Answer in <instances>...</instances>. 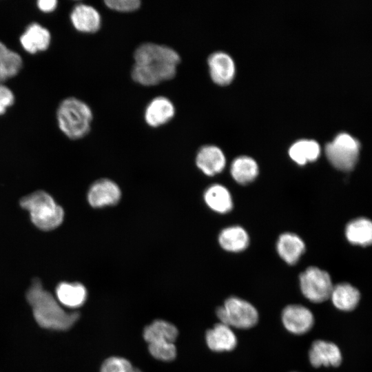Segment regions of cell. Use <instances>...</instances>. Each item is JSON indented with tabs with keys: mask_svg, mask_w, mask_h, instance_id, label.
Masks as SVG:
<instances>
[{
	"mask_svg": "<svg viewBox=\"0 0 372 372\" xmlns=\"http://www.w3.org/2000/svg\"><path fill=\"white\" fill-rule=\"evenodd\" d=\"M132 78L144 86H154L174 78L180 61L173 48L154 43H144L134 52Z\"/></svg>",
	"mask_w": 372,
	"mask_h": 372,
	"instance_id": "obj_1",
	"label": "cell"
},
{
	"mask_svg": "<svg viewBox=\"0 0 372 372\" xmlns=\"http://www.w3.org/2000/svg\"><path fill=\"white\" fill-rule=\"evenodd\" d=\"M26 298L37 323L42 328L65 331L71 328L79 318L76 311H65L59 301L44 289L38 278L32 282L26 293Z\"/></svg>",
	"mask_w": 372,
	"mask_h": 372,
	"instance_id": "obj_2",
	"label": "cell"
},
{
	"mask_svg": "<svg viewBox=\"0 0 372 372\" xmlns=\"http://www.w3.org/2000/svg\"><path fill=\"white\" fill-rule=\"evenodd\" d=\"M60 130L70 139H79L90 131L93 114L90 106L75 97L63 99L56 110Z\"/></svg>",
	"mask_w": 372,
	"mask_h": 372,
	"instance_id": "obj_3",
	"label": "cell"
},
{
	"mask_svg": "<svg viewBox=\"0 0 372 372\" xmlns=\"http://www.w3.org/2000/svg\"><path fill=\"white\" fill-rule=\"evenodd\" d=\"M20 205L29 211L32 222L41 230L56 229L64 218L63 208L44 191L39 190L23 197Z\"/></svg>",
	"mask_w": 372,
	"mask_h": 372,
	"instance_id": "obj_4",
	"label": "cell"
},
{
	"mask_svg": "<svg viewBox=\"0 0 372 372\" xmlns=\"http://www.w3.org/2000/svg\"><path fill=\"white\" fill-rule=\"evenodd\" d=\"M177 336L176 327L163 320H154L143 331V338L148 344L150 354L162 361H171L176 358L174 342Z\"/></svg>",
	"mask_w": 372,
	"mask_h": 372,
	"instance_id": "obj_5",
	"label": "cell"
},
{
	"mask_svg": "<svg viewBox=\"0 0 372 372\" xmlns=\"http://www.w3.org/2000/svg\"><path fill=\"white\" fill-rule=\"evenodd\" d=\"M216 313L221 323L238 329H249L258 320L256 309L249 302L234 296L227 298Z\"/></svg>",
	"mask_w": 372,
	"mask_h": 372,
	"instance_id": "obj_6",
	"label": "cell"
},
{
	"mask_svg": "<svg viewBox=\"0 0 372 372\" xmlns=\"http://www.w3.org/2000/svg\"><path fill=\"white\" fill-rule=\"evenodd\" d=\"M360 142L350 134L341 132L325 146L326 156L338 169L350 171L355 167L359 154Z\"/></svg>",
	"mask_w": 372,
	"mask_h": 372,
	"instance_id": "obj_7",
	"label": "cell"
},
{
	"mask_svg": "<svg viewBox=\"0 0 372 372\" xmlns=\"http://www.w3.org/2000/svg\"><path fill=\"white\" fill-rule=\"evenodd\" d=\"M299 279L302 294L311 302L320 303L330 298L333 285L327 271L309 267L300 273Z\"/></svg>",
	"mask_w": 372,
	"mask_h": 372,
	"instance_id": "obj_8",
	"label": "cell"
},
{
	"mask_svg": "<svg viewBox=\"0 0 372 372\" xmlns=\"http://www.w3.org/2000/svg\"><path fill=\"white\" fill-rule=\"evenodd\" d=\"M282 321L288 331L302 335L312 328L314 318L307 307L300 304H289L282 310Z\"/></svg>",
	"mask_w": 372,
	"mask_h": 372,
	"instance_id": "obj_9",
	"label": "cell"
},
{
	"mask_svg": "<svg viewBox=\"0 0 372 372\" xmlns=\"http://www.w3.org/2000/svg\"><path fill=\"white\" fill-rule=\"evenodd\" d=\"M121 196V192L117 184L106 178L94 182L87 192L88 203L94 208L115 205Z\"/></svg>",
	"mask_w": 372,
	"mask_h": 372,
	"instance_id": "obj_10",
	"label": "cell"
},
{
	"mask_svg": "<svg viewBox=\"0 0 372 372\" xmlns=\"http://www.w3.org/2000/svg\"><path fill=\"white\" fill-rule=\"evenodd\" d=\"M309 361L314 367L338 366L342 360L338 347L331 342L316 340L309 351Z\"/></svg>",
	"mask_w": 372,
	"mask_h": 372,
	"instance_id": "obj_11",
	"label": "cell"
},
{
	"mask_svg": "<svg viewBox=\"0 0 372 372\" xmlns=\"http://www.w3.org/2000/svg\"><path fill=\"white\" fill-rule=\"evenodd\" d=\"M70 18L73 27L82 33H95L101 25V17L98 10L85 3L75 5Z\"/></svg>",
	"mask_w": 372,
	"mask_h": 372,
	"instance_id": "obj_12",
	"label": "cell"
},
{
	"mask_svg": "<svg viewBox=\"0 0 372 372\" xmlns=\"http://www.w3.org/2000/svg\"><path fill=\"white\" fill-rule=\"evenodd\" d=\"M22 48L27 52L34 54L46 50L51 43L50 32L41 24H29L19 38Z\"/></svg>",
	"mask_w": 372,
	"mask_h": 372,
	"instance_id": "obj_13",
	"label": "cell"
},
{
	"mask_svg": "<svg viewBox=\"0 0 372 372\" xmlns=\"http://www.w3.org/2000/svg\"><path fill=\"white\" fill-rule=\"evenodd\" d=\"M175 115L173 103L165 96L154 98L146 106L144 118L152 127L162 126L170 121Z\"/></svg>",
	"mask_w": 372,
	"mask_h": 372,
	"instance_id": "obj_14",
	"label": "cell"
},
{
	"mask_svg": "<svg viewBox=\"0 0 372 372\" xmlns=\"http://www.w3.org/2000/svg\"><path fill=\"white\" fill-rule=\"evenodd\" d=\"M209 72L214 82L219 85L229 83L234 77L236 68L232 58L224 52H216L209 55Z\"/></svg>",
	"mask_w": 372,
	"mask_h": 372,
	"instance_id": "obj_15",
	"label": "cell"
},
{
	"mask_svg": "<svg viewBox=\"0 0 372 372\" xmlns=\"http://www.w3.org/2000/svg\"><path fill=\"white\" fill-rule=\"evenodd\" d=\"M196 163L204 174L213 176L223 170L226 158L224 153L218 147L205 145L197 153Z\"/></svg>",
	"mask_w": 372,
	"mask_h": 372,
	"instance_id": "obj_16",
	"label": "cell"
},
{
	"mask_svg": "<svg viewBox=\"0 0 372 372\" xmlns=\"http://www.w3.org/2000/svg\"><path fill=\"white\" fill-rule=\"evenodd\" d=\"M205 339L208 347L216 352L230 351L237 344V338L231 327L221 322L207 331Z\"/></svg>",
	"mask_w": 372,
	"mask_h": 372,
	"instance_id": "obj_17",
	"label": "cell"
},
{
	"mask_svg": "<svg viewBox=\"0 0 372 372\" xmlns=\"http://www.w3.org/2000/svg\"><path fill=\"white\" fill-rule=\"evenodd\" d=\"M276 248L282 260L289 265H294L304 253L305 245L298 235L284 233L278 238Z\"/></svg>",
	"mask_w": 372,
	"mask_h": 372,
	"instance_id": "obj_18",
	"label": "cell"
},
{
	"mask_svg": "<svg viewBox=\"0 0 372 372\" xmlns=\"http://www.w3.org/2000/svg\"><path fill=\"white\" fill-rule=\"evenodd\" d=\"M330 299L338 309L351 311L358 305L360 293L358 289L349 283H339L333 286Z\"/></svg>",
	"mask_w": 372,
	"mask_h": 372,
	"instance_id": "obj_19",
	"label": "cell"
},
{
	"mask_svg": "<svg viewBox=\"0 0 372 372\" xmlns=\"http://www.w3.org/2000/svg\"><path fill=\"white\" fill-rule=\"evenodd\" d=\"M56 295L61 304L68 308L76 309L85 302L87 290L81 283L63 282L57 285Z\"/></svg>",
	"mask_w": 372,
	"mask_h": 372,
	"instance_id": "obj_20",
	"label": "cell"
},
{
	"mask_svg": "<svg viewBox=\"0 0 372 372\" xmlns=\"http://www.w3.org/2000/svg\"><path fill=\"white\" fill-rule=\"evenodd\" d=\"M22 67L23 59L20 54L0 41V83L17 75Z\"/></svg>",
	"mask_w": 372,
	"mask_h": 372,
	"instance_id": "obj_21",
	"label": "cell"
},
{
	"mask_svg": "<svg viewBox=\"0 0 372 372\" xmlns=\"http://www.w3.org/2000/svg\"><path fill=\"white\" fill-rule=\"evenodd\" d=\"M249 236L240 226L224 229L218 236L220 245L226 251L238 252L246 249L249 245Z\"/></svg>",
	"mask_w": 372,
	"mask_h": 372,
	"instance_id": "obj_22",
	"label": "cell"
},
{
	"mask_svg": "<svg viewBox=\"0 0 372 372\" xmlns=\"http://www.w3.org/2000/svg\"><path fill=\"white\" fill-rule=\"evenodd\" d=\"M204 199L209 208L218 213H227L233 207L229 192L221 185L216 184L209 187L205 192Z\"/></svg>",
	"mask_w": 372,
	"mask_h": 372,
	"instance_id": "obj_23",
	"label": "cell"
},
{
	"mask_svg": "<svg viewBox=\"0 0 372 372\" xmlns=\"http://www.w3.org/2000/svg\"><path fill=\"white\" fill-rule=\"evenodd\" d=\"M230 172L237 183L246 185L257 177L258 166L254 158L247 156H240L233 161Z\"/></svg>",
	"mask_w": 372,
	"mask_h": 372,
	"instance_id": "obj_24",
	"label": "cell"
},
{
	"mask_svg": "<svg viewBox=\"0 0 372 372\" xmlns=\"http://www.w3.org/2000/svg\"><path fill=\"white\" fill-rule=\"evenodd\" d=\"M345 234L352 244L370 245L372 244V221L365 218L355 219L347 225Z\"/></svg>",
	"mask_w": 372,
	"mask_h": 372,
	"instance_id": "obj_25",
	"label": "cell"
},
{
	"mask_svg": "<svg viewBox=\"0 0 372 372\" xmlns=\"http://www.w3.org/2000/svg\"><path fill=\"white\" fill-rule=\"evenodd\" d=\"M320 154V145L314 140H298L292 144L289 149L291 158L301 165H305L307 162L316 161Z\"/></svg>",
	"mask_w": 372,
	"mask_h": 372,
	"instance_id": "obj_26",
	"label": "cell"
},
{
	"mask_svg": "<svg viewBox=\"0 0 372 372\" xmlns=\"http://www.w3.org/2000/svg\"><path fill=\"white\" fill-rule=\"evenodd\" d=\"M101 372H142L134 367L130 361L120 357H110L106 359L101 367Z\"/></svg>",
	"mask_w": 372,
	"mask_h": 372,
	"instance_id": "obj_27",
	"label": "cell"
},
{
	"mask_svg": "<svg viewBox=\"0 0 372 372\" xmlns=\"http://www.w3.org/2000/svg\"><path fill=\"white\" fill-rule=\"evenodd\" d=\"M104 3L109 9L121 12H132L137 10L141 2L139 0H106Z\"/></svg>",
	"mask_w": 372,
	"mask_h": 372,
	"instance_id": "obj_28",
	"label": "cell"
},
{
	"mask_svg": "<svg viewBox=\"0 0 372 372\" xmlns=\"http://www.w3.org/2000/svg\"><path fill=\"white\" fill-rule=\"evenodd\" d=\"M15 97L12 91L6 85L0 83V116L14 103Z\"/></svg>",
	"mask_w": 372,
	"mask_h": 372,
	"instance_id": "obj_29",
	"label": "cell"
},
{
	"mask_svg": "<svg viewBox=\"0 0 372 372\" xmlns=\"http://www.w3.org/2000/svg\"><path fill=\"white\" fill-rule=\"evenodd\" d=\"M57 3L56 0H39L37 2V6L40 11L49 13L56 10Z\"/></svg>",
	"mask_w": 372,
	"mask_h": 372,
	"instance_id": "obj_30",
	"label": "cell"
}]
</instances>
